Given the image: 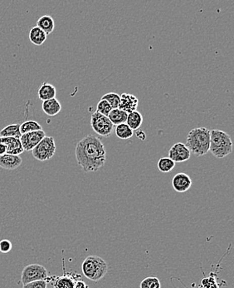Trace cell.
<instances>
[{"label": "cell", "instance_id": "cell-1", "mask_svg": "<svg viewBox=\"0 0 234 288\" xmlns=\"http://www.w3.org/2000/svg\"><path fill=\"white\" fill-rule=\"evenodd\" d=\"M76 159L86 173L96 172L105 165L106 151L101 139L95 135H87L77 144Z\"/></svg>", "mask_w": 234, "mask_h": 288}, {"label": "cell", "instance_id": "cell-2", "mask_svg": "<svg viewBox=\"0 0 234 288\" xmlns=\"http://www.w3.org/2000/svg\"><path fill=\"white\" fill-rule=\"evenodd\" d=\"M190 153L202 157L209 152L210 146V131L206 128H196L190 130L188 133L186 143Z\"/></svg>", "mask_w": 234, "mask_h": 288}, {"label": "cell", "instance_id": "cell-3", "mask_svg": "<svg viewBox=\"0 0 234 288\" xmlns=\"http://www.w3.org/2000/svg\"><path fill=\"white\" fill-rule=\"evenodd\" d=\"M233 149L232 138L224 131L213 129L210 131L209 152L217 159H223L232 154Z\"/></svg>", "mask_w": 234, "mask_h": 288}, {"label": "cell", "instance_id": "cell-4", "mask_svg": "<svg viewBox=\"0 0 234 288\" xmlns=\"http://www.w3.org/2000/svg\"><path fill=\"white\" fill-rule=\"evenodd\" d=\"M82 270L87 278L98 281L107 273L108 265L105 260L98 256H89L82 262Z\"/></svg>", "mask_w": 234, "mask_h": 288}, {"label": "cell", "instance_id": "cell-5", "mask_svg": "<svg viewBox=\"0 0 234 288\" xmlns=\"http://www.w3.org/2000/svg\"><path fill=\"white\" fill-rule=\"evenodd\" d=\"M56 142L52 137L45 136L39 143L32 150L34 159L45 162L52 159L56 153Z\"/></svg>", "mask_w": 234, "mask_h": 288}, {"label": "cell", "instance_id": "cell-6", "mask_svg": "<svg viewBox=\"0 0 234 288\" xmlns=\"http://www.w3.org/2000/svg\"><path fill=\"white\" fill-rule=\"evenodd\" d=\"M91 126L96 133L101 137H108L112 134L115 125L106 116L94 112L91 114Z\"/></svg>", "mask_w": 234, "mask_h": 288}, {"label": "cell", "instance_id": "cell-7", "mask_svg": "<svg viewBox=\"0 0 234 288\" xmlns=\"http://www.w3.org/2000/svg\"><path fill=\"white\" fill-rule=\"evenodd\" d=\"M47 277V271L40 264H30L24 267L21 275L22 283H29L38 280H45Z\"/></svg>", "mask_w": 234, "mask_h": 288}, {"label": "cell", "instance_id": "cell-8", "mask_svg": "<svg viewBox=\"0 0 234 288\" xmlns=\"http://www.w3.org/2000/svg\"><path fill=\"white\" fill-rule=\"evenodd\" d=\"M45 136H46V133L43 130H38V131L27 132V133L22 134L19 140L21 142L24 151L30 152L39 143L40 141Z\"/></svg>", "mask_w": 234, "mask_h": 288}, {"label": "cell", "instance_id": "cell-9", "mask_svg": "<svg viewBox=\"0 0 234 288\" xmlns=\"http://www.w3.org/2000/svg\"><path fill=\"white\" fill-rule=\"evenodd\" d=\"M191 153L187 146L182 142H177L171 147L169 151V158L174 163H184L189 160Z\"/></svg>", "mask_w": 234, "mask_h": 288}, {"label": "cell", "instance_id": "cell-10", "mask_svg": "<svg viewBox=\"0 0 234 288\" xmlns=\"http://www.w3.org/2000/svg\"><path fill=\"white\" fill-rule=\"evenodd\" d=\"M172 186L174 191L182 194L190 190L192 186V180L186 173H177L172 179Z\"/></svg>", "mask_w": 234, "mask_h": 288}, {"label": "cell", "instance_id": "cell-11", "mask_svg": "<svg viewBox=\"0 0 234 288\" xmlns=\"http://www.w3.org/2000/svg\"><path fill=\"white\" fill-rule=\"evenodd\" d=\"M121 102H120L119 109L126 112L127 114L136 111L139 105V100L135 95L130 94L124 92L120 95Z\"/></svg>", "mask_w": 234, "mask_h": 288}, {"label": "cell", "instance_id": "cell-12", "mask_svg": "<svg viewBox=\"0 0 234 288\" xmlns=\"http://www.w3.org/2000/svg\"><path fill=\"white\" fill-rule=\"evenodd\" d=\"M23 160L20 155L5 154L0 156V168L6 170L13 171L21 166Z\"/></svg>", "mask_w": 234, "mask_h": 288}, {"label": "cell", "instance_id": "cell-13", "mask_svg": "<svg viewBox=\"0 0 234 288\" xmlns=\"http://www.w3.org/2000/svg\"><path fill=\"white\" fill-rule=\"evenodd\" d=\"M0 142L7 147V154L12 155H20L24 152L19 138L11 137H0Z\"/></svg>", "mask_w": 234, "mask_h": 288}, {"label": "cell", "instance_id": "cell-14", "mask_svg": "<svg viewBox=\"0 0 234 288\" xmlns=\"http://www.w3.org/2000/svg\"><path fill=\"white\" fill-rule=\"evenodd\" d=\"M42 109L45 114H47L49 117H53V116L57 115L61 112L62 104L55 98L52 100L42 102Z\"/></svg>", "mask_w": 234, "mask_h": 288}, {"label": "cell", "instance_id": "cell-15", "mask_svg": "<svg viewBox=\"0 0 234 288\" xmlns=\"http://www.w3.org/2000/svg\"><path fill=\"white\" fill-rule=\"evenodd\" d=\"M38 95L39 100L42 102L55 99L56 95V87L51 83H43L38 88Z\"/></svg>", "mask_w": 234, "mask_h": 288}, {"label": "cell", "instance_id": "cell-16", "mask_svg": "<svg viewBox=\"0 0 234 288\" xmlns=\"http://www.w3.org/2000/svg\"><path fill=\"white\" fill-rule=\"evenodd\" d=\"M28 38L33 44L36 46H41L47 40V35L42 29L38 26H35L31 29Z\"/></svg>", "mask_w": 234, "mask_h": 288}, {"label": "cell", "instance_id": "cell-17", "mask_svg": "<svg viewBox=\"0 0 234 288\" xmlns=\"http://www.w3.org/2000/svg\"><path fill=\"white\" fill-rule=\"evenodd\" d=\"M37 26L48 35L50 33H52L55 29V22L52 16L43 15L37 21Z\"/></svg>", "mask_w": 234, "mask_h": 288}, {"label": "cell", "instance_id": "cell-18", "mask_svg": "<svg viewBox=\"0 0 234 288\" xmlns=\"http://www.w3.org/2000/svg\"><path fill=\"white\" fill-rule=\"evenodd\" d=\"M127 125L133 131L138 130L141 128L142 123H143V116L141 115V113L138 111H134L130 113L127 116Z\"/></svg>", "mask_w": 234, "mask_h": 288}, {"label": "cell", "instance_id": "cell-19", "mask_svg": "<svg viewBox=\"0 0 234 288\" xmlns=\"http://www.w3.org/2000/svg\"><path fill=\"white\" fill-rule=\"evenodd\" d=\"M127 116L128 114L122 109H113L107 117L114 125H118L121 123H127Z\"/></svg>", "mask_w": 234, "mask_h": 288}, {"label": "cell", "instance_id": "cell-20", "mask_svg": "<svg viewBox=\"0 0 234 288\" xmlns=\"http://www.w3.org/2000/svg\"><path fill=\"white\" fill-rule=\"evenodd\" d=\"M115 133L120 139L127 140L133 137L134 131L127 123H121L115 127Z\"/></svg>", "mask_w": 234, "mask_h": 288}, {"label": "cell", "instance_id": "cell-21", "mask_svg": "<svg viewBox=\"0 0 234 288\" xmlns=\"http://www.w3.org/2000/svg\"><path fill=\"white\" fill-rule=\"evenodd\" d=\"M20 125L19 124H10L3 128L0 131V137H11L20 138L21 137Z\"/></svg>", "mask_w": 234, "mask_h": 288}, {"label": "cell", "instance_id": "cell-22", "mask_svg": "<svg viewBox=\"0 0 234 288\" xmlns=\"http://www.w3.org/2000/svg\"><path fill=\"white\" fill-rule=\"evenodd\" d=\"M157 166H158V169L161 173H166L173 170L176 167V163L172 159H169V157H163L158 161Z\"/></svg>", "mask_w": 234, "mask_h": 288}, {"label": "cell", "instance_id": "cell-23", "mask_svg": "<svg viewBox=\"0 0 234 288\" xmlns=\"http://www.w3.org/2000/svg\"><path fill=\"white\" fill-rule=\"evenodd\" d=\"M42 130V126L40 125L38 122L34 120H28L22 123L20 125V132L21 134H24L27 132H34Z\"/></svg>", "mask_w": 234, "mask_h": 288}, {"label": "cell", "instance_id": "cell-24", "mask_svg": "<svg viewBox=\"0 0 234 288\" xmlns=\"http://www.w3.org/2000/svg\"><path fill=\"white\" fill-rule=\"evenodd\" d=\"M101 100H106L113 109H119L121 98L115 92H109L101 97Z\"/></svg>", "mask_w": 234, "mask_h": 288}, {"label": "cell", "instance_id": "cell-25", "mask_svg": "<svg viewBox=\"0 0 234 288\" xmlns=\"http://www.w3.org/2000/svg\"><path fill=\"white\" fill-rule=\"evenodd\" d=\"M141 288H161V283L159 279L155 276H149L141 281Z\"/></svg>", "mask_w": 234, "mask_h": 288}, {"label": "cell", "instance_id": "cell-26", "mask_svg": "<svg viewBox=\"0 0 234 288\" xmlns=\"http://www.w3.org/2000/svg\"><path fill=\"white\" fill-rule=\"evenodd\" d=\"M111 110H112V108H111V106L109 104V103H108L106 100H101H101H100L98 104H97L96 112L99 113V114L107 117Z\"/></svg>", "mask_w": 234, "mask_h": 288}, {"label": "cell", "instance_id": "cell-27", "mask_svg": "<svg viewBox=\"0 0 234 288\" xmlns=\"http://www.w3.org/2000/svg\"><path fill=\"white\" fill-rule=\"evenodd\" d=\"M201 284L202 287L204 288H219L218 282L216 281V277L213 275L202 279Z\"/></svg>", "mask_w": 234, "mask_h": 288}, {"label": "cell", "instance_id": "cell-28", "mask_svg": "<svg viewBox=\"0 0 234 288\" xmlns=\"http://www.w3.org/2000/svg\"><path fill=\"white\" fill-rule=\"evenodd\" d=\"M74 282L69 277H61L56 282V288H74Z\"/></svg>", "mask_w": 234, "mask_h": 288}, {"label": "cell", "instance_id": "cell-29", "mask_svg": "<svg viewBox=\"0 0 234 288\" xmlns=\"http://www.w3.org/2000/svg\"><path fill=\"white\" fill-rule=\"evenodd\" d=\"M23 288H47V281L45 280L32 281L24 285Z\"/></svg>", "mask_w": 234, "mask_h": 288}, {"label": "cell", "instance_id": "cell-30", "mask_svg": "<svg viewBox=\"0 0 234 288\" xmlns=\"http://www.w3.org/2000/svg\"><path fill=\"white\" fill-rule=\"evenodd\" d=\"M12 243L7 239H5V240L0 242V253H10V251L12 250Z\"/></svg>", "mask_w": 234, "mask_h": 288}, {"label": "cell", "instance_id": "cell-31", "mask_svg": "<svg viewBox=\"0 0 234 288\" xmlns=\"http://www.w3.org/2000/svg\"><path fill=\"white\" fill-rule=\"evenodd\" d=\"M74 288H87V284L83 281H78L74 284Z\"/></svg>", "mask_w": 234, "mask_h": 288}, {"label": "cell", "instance_id": "cell-32", "mask_svg": "<svg viewBox=\"0 0 234 288\" xmlns=\"http://www.w3.org/2000/svg\"><path fill=\"white\" fill-rule=\"evenodd\" d=\"M136 136H137V137H138L139 139L141 140H145V137H146V136H145V133L143 132V131H138V132H136Z\"/></svg>", "mask_w": 234, "mask_h": 288}, {"label": "cell", "instance_id": "cell-33", "mask_svg": "<svg viewBox=\"0 0 234 288\" xmlns=\"http://www.w3.org/2000/svg\"><path fill=\"white\" fill-rule=\"evenodd\" d=\"M199 288H204V287H202V286H201V287H199Z\"/></svg>", "mask_w": 234, "mask_h": 288}]
</instances>
